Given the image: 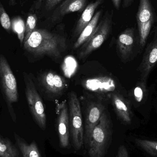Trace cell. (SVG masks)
<instances>
[{"mask_svg": "<svg viewBox=\"0 0 157 157\" xmlns=\"http://www.w3.org/2000/svg\"><path fill=\"white\" fill-rule=\"evenodd\" d=\"M26 50L35 55L60 58L67 48L64 38L43 29H35L24 42Z\"/></svg>", "mask_w": 157, "mask_h": 157, "instance_id": "1", "label": "cell"}, {"mask_svg": "<svg viewBox=\"0 0 157 157\" xmlns=\"http://www.w3.org/2000/svg\"><path fill=\"white\" fill-rule=\"evenodd\" d=\"M112 135L111 121L103 112L91 134L88 144L90 157H104L109 146Z\"/></svg>", "mask_w": 157, "mask_h": 157, "instance_id": "2", "label": "cell"}, {"mask_svg": "<svg viewBox=\"0 0 157 157\" xmlns=\"http://www.w3.org/2000/svg\"><path fill=\"white\" fill-rule=\"evenodd\" d=\"M69 105L70 130L73 144L76 150H79L84 144V130L80 103L74 92L70 93Z\"/></svg>", "mask_w": 157, "mask_h": 157, "instance_id": "3", "label": "cell"}, {"mask_svg": "<svg viewBox=\"0 0 157 157\" xmlns=\"http://www.w3.org/2000/svg\"><path fill=\"white\" fill-rule=\"evenodd\" d=\"M25 84V95L30 112L38 125L42 130L46 128V113L43 101L32 80L24 73Z\"/></svg>", "mask_w": 157, "mask_h": 157, "instance_id": "4", "label": "cell"}, {"mask_svg": "<svg viewBox=\"0 0 157 157\" xmlns=\"http://www.w3.org/2000/svg\"><path fill=\"white\" fill-rule=\"evenodd\" d=\"M0 85L9 108L18 100L17 84L15 77L5 57L0 55Z\"/></svg>", "mask_w": 157, "mask_h": 157, "instance_id": "5", "label": "cell"}, {"mask_svg": "<svg viewBox=\"0 0 157 157\" xmlns=\"http://www.w3.org/2000/svg\"><path fill=\"white\" fill-rule=\"evenodd\" d=\"M112 27V17L109 14H106L105 17L98 25L91 36L83 44L79 52L81 59L85 58L91 52L101 46L108 37Z\"/></svg>", "mask_w": 157, "mask_h": 157, "instance_id": "6", "label": "cell"}, {"mask_svg": "<svg viewBox=\"0 0 157 157\" xmlns=\"http://www.w3.org/2000/svg\"><path fill=\"white\" fill-rule=\"evenodd\" d=\"M157 63V36L146 49L139 67L140 80L147 83L150 73Z\"/></svg>", "mask_w": 157, "mask_h": 157, "instance_id": "7", "label": "cell"}, {"mask_svg": "<svg viewBox=\"0 0 157 157\" xmlns=\"http://www.w3.org/2000/svg\"><path fill=\"white\" fill-rule=\"evenodd\" d=\"M58 130L60 147L65 148L70 146V123L68 106L66 101L57 105Z\"/></svg>", "mask_w": 157, "mask_h": 157, "instance_id": "8", "label": "cell"}, {"mask_svg": "<svg viewBox=\"0 0 157 157\" xmlns=\"http://www.w3.org/2000/svg\"><path fill=\"white\" fill-rule=\"evenodd\" d=\"M104 110L105 106L98 102H93L88 107L85 120L84 136V141L86 144H88L93 129L99 122Z\"/></svg>", "mask_w": 157, "mask_h": 157, "instance_id": "9", "label": "cell"}, {"mask_svg": "<svg viewBox=\"0 0 157 157\" xmlns=\"http://www.w3.org/2000/svg\"><path fill=\"white\" fill-rule=\"evenodd\" d=\"M87 0H65L59 6L50 17L52 22H57L67 14L85 10Z\"/></svg>", "mask_w": 157, "mask_h": 157, "instance_id": "10", "label": "cell"}, {"mask_svg": "<svg viewBox=\"0 0 157 157\" xmlns=\"http://www.w3.org/2000/svg\"><path fill=\"white\" fill-rule=\"evenodd\" d=\"M40 81L46 90L52 94H60L67 86L64 78L53 72L43 74L40 77Z\"/></svg>", "mask_w": 157, "mask_h": 157, "instance_id": "11", "label": "cell"}, {"mask_svg": "<svg viewBox=\"0 0 157 157\" xmlns=\"http://www.w3.org/2000/svg\"><path fill=\"white\" fill-rule=\"evenodd\" d=\"M135 45L134 29L127 28L122 32L117 40V47L123 59H128L133 52Z\"/></svg>", "mask_w": 157, "mask_h": 157, "instance_id": "12", "label": "cell"}, {"mask_svg": "<svg viewBox=\"0 0 157 157\" xmlns=\"http://www.w3.org/2000/svg\"><path fill=\"white\" fill-rule=\"evenodd\" d=\"M84 86L90 91L98 93H105L113 91L116 85L112 78L99 77L86 79L83 82Z\"/></svg>", "mask_w": 157, "mask_h": 157, "instance_id": "13", "label": "cell"}, {"mask_svg": "<svg viewBox=\"0 0 157 157\" xmlns=\"http://www.w3.org/2000/svg\"><path fill=\"white\" fill-rule=\"evenodd\" d=\"M113 106L118 117L124 123H131L132 113L128 101L121 94L113 93L111 95Z\"/></svg>", "mask_w": 157, "mask_h": 157, "instance_id": "14", "label": "cell"}, {"mask_svg": "<svg viewBox=\"0 0 157 157\" xmlns=\"http://www.w3.org/2000/svg\"><path fill=\"white\" fill-rule=\"evenodd\" d=\"M104 1V0H96L86 6L76 25L75 31L76 36L80 35L85 27L91 21L94 16L95 10Z\"/></svg>", "mask_w": 157, "mask_h": 157, "instance_id": "15", "label": "cell"}, {"mask_svg": "<svg viewBox=\"0 0 157 157\" xmlns=\"http://www.w3.org/2000/svg\"><path fill=\"white\" fill-rule=\"evenodd\" d=\"M102 14V10H99L94 15L91 21L85 27L79 35L78 39L74 45V49H76L85 44L91 36L98 26L100 17Z\"/></svg>", "mask_w": 157, "mask_h": 157, "instance_id": "16", "label": "cell"}, {"mask_svg": "<svg viewBox=\"0 0 157 157\" xmlns=\"http://www.w3.org/2000/svg\"><path fill=\"white\" fill-rule=\"evenodd\" d=\"M14 137L22 157H42L35 141L29 144L15 133Z\"/></svg>", "mask_w": 157, "mask_h": 157, "instance_id": "17", "label": "cell"}, {"mask_svg": "<svg viewBox=\"0 0 157 157\" xmlns=\"http://www.w3.org/2000/svg\"><path fill=\"white\" fill-rule=\"evenodd\" d=\"M155 17L150 0H140L136 13L137 25L145 23Z\"/></svg>", "mask_w": 157, "mask_h": 157, "instance_id": "18", "label": "cell"}, {"mask_svg": "<svg viewBox=\"0 0 157 157\" xmlns=\"http://www.w3.org/2000/svg\"><path fill=\"white\" fill-rule=\"evenodd\" d=\"M0 157H22L15 146L8 138L0 136Z\"/></svg>", "mask_w": 157, "mask_h": 157, "instance_id": "19", "label": "cell"}, {"mask_svg": "<svg viewBox=\"0 0 157 157\" xmlns=\"http://www.w3.org/2000/svg\"><path fill=\"white\" fill-rule=\"evenodd\" d=\"M155 17H154L147 22L138 25L139 45L141 50L144 49L145 46L152 26L155 22Z\"/></svg>", "mask_w": 157, "mask_h": 157, "instance_id": "20", "label": "cell"}, {"mask_svg": "<svg viewBox=\"0 0 157 157\" xmlns=\"http://www.w3.org/2000/svg\"><path fill=\"white\" fill-rule=\"evenodd\" d=\"M135 142L137 146L148 154L157 157V142L141 139H135Z\"/></svg>", "mask_w": 157, "mask_h": 157, "instance_id": "21", "label": "cell"}, {"mask_svg": "<svg viewBox=\"0 0 157 157\" xmlns=\"http://www.w3.org/2000/svg\"><path fill=\"white\" fill-rule=\"evenodd\" d=\"M37 22V17L36 14L30 13L28 15L25 24L24 42L29 38L31 33L36 29Z\"/></svg>", "mask_w": 157, "mask_h": 157, "instance_id": "22", "label": "cell"}, {"mask_svg": "<svg viewBox=\"0 0 157 157\" xmlns=\"http://www.w3.org/2000/svg\"><path fill=\"white\" fill-rule=\"evenodd\" d=\"M147 83L139 80L133 90V96L135 100L137 102L143 101L147 95Z\"/></svg>", "mask_w": 157, "mask_h": 157, "instance_id": "23", "label": "cell"}, {"mask_svg": "<svg viewBox=\"0 0 157 157\" xmlns=\"http://www.w3.org/2000/svg\"><path fill=\"white\" fill-rule=\"evenodd\" d=\"M12 26L13 31L16 33L20 43L22 44L24 42L25 29V25L24 21L21 18H17L16 20H13V21Z\"/></svg>", "mask_w": 157, "mask_h": 157, "instance_id": "24", "label": "cell"}, {"mask_svg": "<svg viewBox=\"0 0 157 157\" xmlns=\"http://www.w3.org/2000/svg\"><path fill=\"white\" fill-rule=\"evenodd\" d=\"M0 23L1 25L7 32L10 33L12 29V24L8 14L6 13L0 0Z\"/></svg>", "mask_w": 157, "mask_h": 157, "instance_id": "25", "label": "cell"}, {"mask_svg": "<svg viewBox=\"0 0 157 157\" xmlns=\"http://www.w3.org/2000/svg\"><path fill=\"white\" fill-rule=\"evenodd\" d=\"M62 0H46L45 9L48 11L54 9L55 6L59 4Z\"/></svg>", "mask_w": 157, "mask_h": 157, "instance_id": "26", "label": "cell"}, {"mask_svg": "<svg viewBox=\"0 0 157 157\" xmlns=\"http://www.w3.org/2000/svg\"><path fill=\"white\" fill-rule=\"evenodd\" d=\"M117 157H129L128 151L124 146H120L118 149Z\"/></svg>", "mask_w": 157, "mask_h": 157, "instance_id": "27", "label": "cell"}, {"mask_svg": "<svg viewBox=\"0 0 157 157\" xmlns=\"http://www.w3.org/2000/svg\"><path fill=\"white\" fill-rule=\"evenodd\" d=\"M44 1H45V0H36L35 1V3H34L33 8L36 9V10L39 9L40 6H41V4Z\"/></svg>", "mask_w": 157, "mask_h": 157, "instance_id": "28", "label": "cell"}, {"mask_svg": "<svg viewBox=\"0 0 157 157\" xmlns=\"http://www.w3.org/2000/svg\"><path fill=\"white\" fill-rule=\"evenodd\" d=\"M133 0H123V7L124 8H127L132 5Z\"/></svg>", "mask_w": 157, "mask_h": 157, "instance_id": "29", "label": "cell"}, {"mask_svg": "<svg viewBox=\"0 0 157 157\" xmlns=\"http://www.w3.org/2000/svg\"><path fill=\"white\" fill-rule=\"evenodd\" d=\"M113 3L117 10H119L121 6V0H112Z\"/></svg>", "mask_w": 157, "mask_h": 157, "instance_id": "30", "label": "cell"}, {"mask_svg": "<svg viewBox=\"0 0 157 157\" xmlns=\"http://www.w3.org/2000/svg\"><path fill=\"white\" fill-rule=\"evenodd\" d=\"M8 4L10 6H14L17 4L16 0H8Z\"/></svg>", "mask_w": 157, "mask_h": 157, "instance_id": "31", "label": "cell"}]
</instances>
